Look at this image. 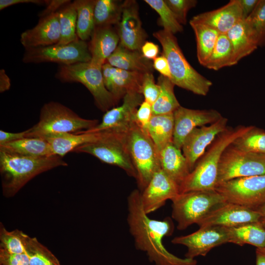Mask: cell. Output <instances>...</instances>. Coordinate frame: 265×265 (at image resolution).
<instances>
[{
  "instance_id": "6da1fadb",
  "label": "cell",
  "mask_w": 265,
  "mask_h": 265,
  "mask_svg": "<svg viewBox=\"0 0 265 265\" xmlns=\"http://www.w3.org/2000/svg\"><path fill=\"white\" fill-rule=\"evenodd\" d=\"M127 223L135 248L144 252L155 265H196L195 259L181 258L169 252L162 239L173 231L171 220L166 217L155 220L149 217L143 209L141 192L132 191L128 197Z\"/></svg>"
},
{
  "instance_id": "7a4b0ae2",
  "label": "cell",
  "mask_w": 265,
  "mask_h": 265,
  "mask_svg": "<svg viewBox=\"0 0 265 265\" xmlns=\"http://www.w3.org/2000/svg\"><path fill=\"white\" fill-rule=\"evenodd\" d=\"M62 158L56 155L33 157L0 151V173L3 195L15 196L35 176L59 166H67Z\"/></svg>"
},
{
  "instance_id": "3957f363",
  "label": "cell",
  "mask_w": 265,
  "mask_h": 265,
  "mask_svg": "<svg viewBox=\"0 0 265 265\" xmlns=\"http://www.w3.org/2000/svg\"><path fill=\"white\" fill-rule=\"evenodd\" d=\"M252 126L228 127L219 134L198 159L193 169L180 186V193L190 191L215 189L218 167L225 149Z\"/></svg>"
},
{
  "instance_id": "277c9868",
  "label": "cell",
  "mask_w": 265,
  "mask_h": 265,
  "mask_svg": "<svg viewBox=\"0 0 265 265\" xmlns=\"http://www.w3.org/2000/svg\"><path fill=\"white\" fill-rule=\"evenodd\" d=\"M153 36L162 46V55L167 59L171 74L170 80L174 85L196 95H207L212 82L188 63L174 35L162 29L154 32Z\"/></svg>"
},
{
  "instance_id": "5b68a950",
  "label": "cell",
  "mask_w": 265,
  "mask_h": 265,
  "mask_svg": "<svg viewBox=\"0 0 265 265\" xmlns=\"http://www.w3.org/2000/svg\"><path fill=\"white\" fill-rule=\"evenodd\" d=\"M98 124V120L83 118L62 104L50 102L42 106L39 121L28 129L26 137H43L53 134L77 133L93 128Z\"/></svg>"
},
{
  "instance_id": "8992f818",
  "label": "cell",
  "mask_w": 265,
  "mask_h": 265,
  "mask_svg": "<svg viewBox=\"0 0 265 265\" xmlns=\"http://www.w3.org/2000/svg\"><path fill=\"white\" fill-rule=\"evenodd\" d=\"M171 201L172 217L180 230L197 224L211 212L226 202L215 189L181 193Z\"/></svg>"
},
{
  "instance_id": "52a82bcc",
  "label": "cell",
  "mask_w": 265,
  "mask_h": 265,
  "mask_svg": "<svg viewBox=\"0 0 265 265\" xmlns=\"http://www.w3.org/2000/svg\"><path fill=\"white\" fill-rule=\"evenodd\" d=\"M129 153L136 172L138 190L142 192L161 169L159 152L147 132L133 123L127 132Z\"/></svg>"
},
{
  "instance_id": "ba28073f",
  "label": "cell",
  "mask_w": 265,
  "mask_h": 265,
  "mask_svg": "<svg viewBox=\"0 0 265 265\" xmlns=\"http://www.w3.org/2000/svg\"><path fill=\"white\" fill-rule=\"evenodd\" d=\"M100 138L76 148L74 152L91 155L106 163L117 166L136 179L127 140V132H101Z\"/></svg>"
},
{
  "instance_id": "9c48e42d",
  "label": "cell",
  "mask_w": 265,
  "mask_h": 265,
  "mask_svg": "<svg viewBox=\"0 0 265 265\" xmlns=\"http://www.w3.org/2000/svg\"><path fill=\"white\" fill-rule=\"evenodd\" d=\"M56 77L64 82H79L85 86L93 96L98 107L106 112L118 103L106 87L102 68L90 62L60 65Z\"/></svg>"
},
{
  "instance_id": "30bf717a",
  "label": "cell",
  "mask_w": 265,
  "mask_h": 265,
  "mask_svg": "<svg viewBox=\"0 0 265 265\" xmlns=\"http://www.w3.org/2000/svg\"><path fill=\"white\" fill-rule=\"evenodd\" d=\"M264 174L265 154L244 151L231 144L222 154L218 167L217 185L236 178Z\"/></svg>"
},
{
  "instance_id": "8fae6325",
  "label": "cell",
  "mask_w": 265,
  "mask_h": 265,
  "mask_svg": "<svg viewBox=\"0 0 265 265\" xmlns=\"http://www.w3.org/2000/svg\"><path fill=\"white\" fill-rule=\"evenodd\" d=\"M215 189L227 202L257 210L265 204V174L232 179Z\"/></svg>"
},
{
  "instance_id": "7c38bea8",
  "label": "cell",
  "mask_w": 265,
  "mask_h": 265,
  "mask_svg": "<svg viewBox=\"0 0 265 265\" xmlns=\"http://www.w3.org/2000/svg\"><path fill=\"white\" fill-rule=\"evenodd\" d=\"M91 60L88 45L80 39L67 44L26 49L23 58V61L26 63L54 62L60 65L90 62Z\"/></svg>"
},
{
  "instance_id": "4fadbf2b",
  "label": "cell",
  "mask_w": 265,
  "mask_h": 265,
  "mask_svg": "<svg viewBox=\"0 0 265 265\" xmlns=\"http://www.w3.org/2000/svg\"><path fill=\"white\" fill-rule=\"evenodd\" d=\"M171 242L186 246V258L194 259L206 256L215 247L231 243L230 231L229 228L221 226L202 227L190 234L173 238Z\"/></svg>"
},
{
  "instance_id": "5bb4252c",
  "label": "cell",
  "mask_w": 265,
  "mask_h": 265,
  "mask_svg": "<svg viewBox=\"0 0 265 265\" xmlns=\"http://www.w3.org/2000/svg\"><path fill=\"white\" fill-rule=\"evenodd\" d=\"M123 98L122 104L105 112L101 122L95 127L79 132H127L134 123V115L144 98L142 94L132 92L127 93Z\"/></svg>"
},
{
  "instance_id": "9a60e30c",
  "label": "cell",
  "mask_w": 265,
  "mask_h": 265,
  "mask_svg": "<svg viewBox=\"0 0 265 265\" xmlns=\"http://www.w3.org/2000/svg\"><path fill=\"white\" fill-rule=\"evenodd\" d=\"M228 122L222 116L209 126L195 128L186 137L182 149L190 172L217 136L227 129Z\"/></svg>"
},
{
  "instance_id": "2e32d148",
  "label": "cell",
  "mask_w": 265,
  "mask_h": 265,
  "mask_svg": "<svg viewBox=\"0 0 265 265\" xmlns=\"http://www.w3.org/2000/svg\"><path fill=\"white\" fill-rule=\"evenodd\" d=\"M174 131L172 142L182 149L186 137L195 128L211 124L222 116L213 109H192L180 106L173 113Z\"/></svg>"
},
{
  "instance_id": "e0dca14e",
  "label": "cell",
  "mask_w": 265,
  "mask_h": 265,
  "mask_svg": "<svg viewBox=\"0 0 265 265\" xmlns=\"http://www.w3.org/2000/svg\"><path fill=\"white\" fill-rule=\"evenodd\" d=\"M262 218L261 214L256 210L226 202L211 212L197 224L200 227L221 226L232 228L258 222Z\"/></svg>"
},
{
  "instance_id": "ac0fdd59",
  "label": "cell",
  "mask_w": 265,
  "mask_h": 265,
  "mask_svg": "<svg viewBox=\"0 0 265 265\" xmlns=\"http://www.w3.org/2000/svg\"><path fill=\"white\" fill-rule=\"evenodd\" d=\"M117 26L119 44L129 50L141 52L147 35L142 27L135 1L123 2L121 19Z\"/></svg>"
},
{
  "instance_id": "d6986e66",
  "label": "cell",
  "mask_w": 265,
  "mask_h": 265,
  "mask_svg": "<svg viewBox=\"0 0 265 265\" xmlns=\"http://www.w3.org/2000/svg\"><path fill=\"white\" fill-rule=\"evenodd\" d=\"M180 193V187L161 169L153 176L145 188L141 192L145 212L149 214L163 206L167 200H172Z\"/></svg>"
},
{
  "instance_id": "ffe728a7",
  "label": "cell",
  "mask_w": 265,
  "mask_h": 265,
  "mask_svg": "<svg viewBox=\"0 0 265 265\" xmlns=\"http://www.w3.org/2000/svg\"><path fill=\"white\" fill-rule=\"evenodd\" d=\"M102 71L106 87L118 101L128 93L141 94L144 73L122 70L106 63L103 65Z\"/></svg>"
},
{
  "instance_id": "44dd1931",
  "label": "cell",
  "mask_w": 265,
  "mask_h": 265,
  "mask_svg": "<svg viewBox=\"0 0 265 265\" xmlns=\"http://www.w3.org/2000/svg\"><path fill=\"white\" fill-rule=\"evenodd\" d=\"M60 39L58 12L42 17L32 28L21 35L20 41L25 49L46 47L58 43Z\"/></svg>"
},
{
  "instance_id": "7402d4cb",
  "label": "cell",
  "mask_w": 265,
  "mask_h": 265,
  "mask_svg": "<svg viewBox=\"0 0 265 265\" xmlns=\"http://www.w3.org/2000/svg\"><path fill=\"white\" fill-rule=\"evenodd\" d=\"M242 19L238 0H231L224 6L216 10L199 14L191 20L208 26L219 34H226Z\"/></svg>"
},
{
  "instance_id": "603a6c76",
  "label": "cell",
  "mask_w": 265,
  "mask_h": 265,
  "mask_svg": "<svg viewBox=\"0 0 265 265\" xmlns=\"http://www.w3.org/2000/svg\"><path fill=\"white\" fill-rule=\"evenodd\" d=\"M119 37L111 26H95L88 45L92 65L102 68L119 45Z\"/></svg>"
},
{
  "instance_id": "cb8c5ba5",
  "label": "cell",
  "mask_w": 265,
  "mask_h": 265,
  "mask_svg": "<svg viewBox=\"0 0 265 265\" xmlns=\"http://www.w3.org/2000/svg\"><path fill=\"white\" fill-rule=\"evenodd\" d=\"M159 159L161 169L180 187L190 172L181 149L171 142L159 151Z\"/></svg>"
},
{
  "instance_id": "d4e9b609",
  "label": "cell",
  "mask_w": 265,
  "mask_h": 265,
  "mask_svg": "<svg viewBox=\"0 0 265 265\" xmlns=\"http://www.w3.org/2000/svg\"><path fill=\"white\" fill-rule=\"evenodd\" d=\"M233 48L232 66L249 55L258 47L257 40L246 20H241L226 33Z\"/></svg>"
},
{
  "instance_id": "484cf974",
  "label": "cell",
  "mask_w": 265,
  "mask_h": 265,
  "mask_svg": "<svg viewBox=\"0 0 265 265\" xmlns=\"http://www.w3.org/2000/svg\"><path fill=\"white\" fill-rule=\"evenodd\" d=\"M101 135L102 132L62 133L50 134L41 138L50 144L53 155L62 158L82 145L96 141Z\"/></svg>"
},
{
  "instance_id": "4316f807",
  "label": "cell",
  "mask_w": 265,
  "mask_h": 265,
  "mask_svg": "<svg viewBox=\"0 0 265 265\" xmlns=\"http://www.w3.org/2000/svg\"><path fill=\"white\" fill-rule=\"evenodd\" d=\"M111 66L124 70L143 73L152 72V62L144 58L141 52L132 51L120 44L106 62Z\"/></svg>"
},
{
  "instance_id": "83f0119b",
  "label": "cell",
  "mask_w": 265,
  "mask_h": 265,
  "mask_svg": "<svg viewBox=\"0 0 265 265\" xmlns=\"http://www.w3.org/2000/svg\"><path fill=\"white\" fill-rule=\"evenodd\" d=\"M0 151L20 156L43 157L53 155L48 142L41 137L24 138L0 145Z\"/></svg>"
},
{
  "instance_id": "f1b7e54d",
  "label": "cell",
  "mask_w": 265,
  "mask_h": 265,
  "mask_svg": "<svg viewBox=\"0 0 265 265\" xmlns=\"http://www.w3.org/2000/svg\"><path fill=\"white\" fill-rule=\"evenodd\" d=\"M173 113L153 115L147 129L148 135L159 152L173 142Z\"/></svg>"
},
{
  "instance_id": "f546056e",
  "label": "cell",
  "mask_w": 265,
  "mask_h": 265,
  "mask_svg": "<svg viewBox=\"0 0 265 265\" xmlns=\"http://www.w3.org/2000/svg\"><path fill=\"white\" fill-rule=\"evenodd\" d=\"M189 24L195 35L198 62L205 67L212 54L220 34L216 30L208 26L191 20Z\"/></svg>"
},
{
  "instance_id": "4dcf8cb0",
  "label": "cell",
  "mask_w": 265,
  "mask_h": 265,
  "mask_svg": "<svg viewBox=\"0 0 265 265\" xmlns=\"http://www.w3.org/2000/svg\"><path fill=\"white\" fill-rule=\"evenodd\" d=\"M231 243L242 246L249 244L257 248H265V228L260 222L229 228Z\"/></svg>"
},
{
  "instance_id": "1f68e13d",
  "label": "cell",
  "mask_w": 265,
  "mask_h": 265,
  "mask_svg": "<svg viewBox=\"0 0 265 265\" xmlns=\"http://www.w3.org/2000/svg\"><path fill=\"white\" fill-rule=\"evenodd\" d=\"M96 0H76L73 2L77 13V34L86 41L90 38L95 27L94 7Z\"/></svg>"
},
{
  "instance_id": "d6a6232c",
  "label": "cell",
  "mask_w": 265,
  "mask_h": 265,
  "mask_svg": "<svg viewBox=\"0 0 265 265\" xmlns=\"http://www.w3.org/2000/svg\"><path fill=\"white\" fill-rule=\"evenodd\" d=\"M160 93L152 105L153 115L173 113L181 106L174 91V84L168 78L160 75L158 79Z\"/></svg>"
},
{
  "instance_id": "836d02e7",
  "label": "cell",
  "mask_w": 265,
  "mask_h": 265,
  "mask_svg": "<svg viewBox=\"0 0 265 265\" xmlns=\"http://www.w3.org/2000/svg\"><path fill=\"white\" fill-rule=\"evenodd\" d=\"M123 2L114 0H96L94 7L95 26L118 25L122 16Z\"/></svg>"
},
{
  "instance_id": "e575fe53",
  "label": "cell",
  "mask_w": 265,
  "mask_h": 265,
  "mask_svg": "<svg viewBox=\"0 0 265 265\" xmlns=\"http://www.w3.org/2000/svg\"><path fill=\"white\" fill-rule=\"evenodd\" d=\"M60 39L59 44H67L80 39L77 34V13L73 2L65 5L58 11Z\"/></svg>"
},
{
  "instance_id": "d590c367",
  "label": "cell",
  "mask_w": 265,
  "mask_h": 265,
  "mask_svg": "<svg viewBox=\"0 0 265 265\" xmlns=\"http://www.w3.org/2000/svg\"><path fill=\"white\" fill-rule=\"evenodd\" d=\"M233 52L231 43L226 34H220L205 67L215 71L232 66Z\"/></svg>"
},
{
  "instance_id": "8d00e7d4",
  "label": "cell",
  "mask_w": 265,
  "mask_h": 265,
  "mask_svg": "<svg viewBox=\"0 0 265 265\" xmlns=\"http://www.w3.org/2000/svg\"><path fill=\"white\" fill-rule=\"evenodd\" d=\"M25 246L29 265H61L54 255L36 238L27 235Z\"/></svg>"
},
{
  "instance_id": "74e56055",
  "label": "cell",
  "mask_w": 265,
  "mask_h": 265,
  "mask_svg": "<svg viewBox=\"0 0 265 265\" xmlns=\"http://www.w3.org/2000/svg\"><path fill=\"white\" fill-rule=\"evenodd\" d=\"M232 144L244 151L265 155V131L252 126Z\"/></svg>"
},
{
  "instance_id": "f35d334b",
  "label": "cell",
  "mask_w": 265,
  "mask_h": 265,
  "mask_svg": "<svg viewBox=\"0 0 265 265\" xmlns=\"http://www.w3.org/2000/svg\"><path fill=\"white\" fill-rule=\"evenodd\" d=\"M144 1L158 13L159 16L158 23L163 30L173 34L183 30L182 25L178 22L164 0H145Z\"/></svg>"
},
{
  "instance_id": "ab89813d",
  "label": "cell",
  "mask_w": 265,
  "mask_h": 265,
  "mask_svg": "<svg viewBox=\"0 0 265 265\" xmlns=\"http://www.w3.org/2000/svg\"><path fill=\"white\" fill-rule=\"evenodd\" d=\"M26 236L18 229L8 231L0 222V249L14 254L25 253V243Z\"/></svg>"
},
{
  "instance_id": "60d3db41",
  "label": "cell",
  "mask_w": 265,
  "mask_h": 265,
  "mask_svg": "<svg viewBox=\"0 0 265 265\" xmlns=\"http://www.w3.org/2000/svg\"><path fill=\"white\" fill-rule=\"evenodd\" d=\"M254 34L258 47L265 46V0H259L252 13L245 19Z\"/></svg>"
},
{
  "instance_id": "b9f144b4",
  "label": "cell",
  "mask_w": 265,
  "mask_h": 265,
  "mask_svg": "<svg viewBox=\"0 0 265 265\" xmlns=\"http://www.w3.org/2000/svg\"><path fill=\"white\" fill-rule=\"evenodd\" d=\"M164 2L182 25L186 23L188 11L195 7L197 3L196 0H165Z\"/></svg>"
},
{
  "instance_id": "7bdbcfd3",
  "label": "cell",
  "mask_w": 265,
  "mask_h": 265,
  "mask_svg": "<svg viewBox=\"0 0 265 265\" xmlns=\"http://www.w3.org/2000/svg\"><path fill=\"white\" fill-rule=\"evenodd\" d=\"M159 93L160 87L158 83H156L152 73H144L141 87V94L144 101L152 106Z\"/></svg>"
},
{
  "instance_id": "ee69618b",
  "label": "cell",
  "mask_w": 265,
  "mask_h": 265,
  "mask_svg": "<svg viewBox=\"0 0 265 265\" xmlns=\"http://www.w3.org/2000/svg\"><path fill=\"white\" fill-rule=\"evenodd\" d=\"M153 115L152 105L143 101L135 112L133 122L147 132V127Z\"/></svg>"
},
{
  "instance_id": "f6af8a7d",
  "label": "cell",
  "mask_w": 265,
  "mask_h": 265,
  "mask_svg": "<svg viewBox=\"0 0 265 265\" xmlns=\"http://www.w3.org/2000/svg\"><path fill=\"white\" fill-rule=\"evenodd\" d=\"M0 265H29L26 253L14 254L0 249Z\"/></svg>"
},
{
  "instance_id": "bcb514c9",
  "label": "cell",
  "mask_w": 265,
  "mask_h": 265,
  "mask_svg": "<svg viewBox=\"0 0 265 265\" xmlns=\"http://www.w3.org/2000/svg\"><path fill=\"white\" fill-rule=\"evenodd\" d=\"M153 66L160 75L171 79V74L169 65L167 59L164 55H161L156 58L153 61Z\"/></svg>"
},
{
  "instance_id": "7dc6e473",
  "label": "cell",
  "mask_w": 265,
  "mask_h": 265,
  "mask_svg": "<svg viewBox=\"0 0 265 265\" xmlns=\"http://www.w3.org/2000/svg\"><path fill=\"white\" fill-rule=\"evenodd\" d=\"M28 131L29 129H27L21 132H11L0 130V145L27 137L26 136Z\"/></svg>"
},
{
  "instance_id": "c3c4849f",
  "label": "cell",
  "mask_w": 265,
  "mask_h": 265,
  "mask_svg": "<svg viewBox=\"0 0 265 265\" xmlns=\"http://www.w3.org/2000/svg\"><path fill=\"white\" fill-rule=\"evenodd\" d=\"M141 53L146 59L154 60L158 57L159 53V47L153 42L146 41L141 48Z\"/></svg>"
},
{
  "instance_id": "681fc988",
  "label": "cell",
  "mask_w": 265,
  "mask_h": 265,
  "mask_svg": "<svg viewBox=\"0 0 265 265\" xmlns=\"http://www.w3.org/2000/svg\"><path fill=\"white\" fill-rule=\"evenodd\" d=\"M70 2V0H49L48 3L46 5V8L40 14V16L41 17H43L57 12L58 11H56V10L61 7H63Z\"/></svg>"
},
{
  "instance_id": "f907efd6",
  "label": "cell",
  "mask_w": 265,
  "mask_h": 265,
  "mask_svg": "<svg viewBox=\"0 0 265 265\" xmlns=\"http://www.w3.org/2000/svg\"><path fill=\"white\" fill-rule=\"evenodd\" d=\"M243 19H246L254 11L259 0H238Z\"/></svg>"
},
{
  "instance_id": "816d5d0a",
  "label": "cell",
  "mask_w": 265,
  "mask_h": 265,
  "mask_svg": "<svg viewBox=\"0 0 265 265\" xmlns=\"http://www.w3.org/2000/svg\"><path fill=\"white\" fill-rule=\"evenodd\" d=\"M49 0H0V10L11 6L13 5L20 3H34L36 4H45L47 5Z\"/></svg>"
},
{
  "instance_id": "f5cc1de1",
  "label": "cell",
  "mask_w": 265,
  "mask_h": 265,
  "mask_svg": "<svg viewBox=\"0 0 265 265\" xmlns=\"http://www.w3.org/2000/svg\"><path fill=\"white\" fill-rule=\"evenodd\" d=\"M10 80L4 69L0 70V92L3 93L9 89Z\"/></svg>"
},
{
  "instance_id": "db71d44e",
  "label": "cell",
  "mask_w": 265,
  "mask_h": 265,
  "mask_svg": "<svg viewBox=\"0 0 265 265\" xmlns=\"http://www.w3.org/2000/svg\"><path fill=\"white\" fill-rule=\"evenodd\" d=\"M256 255V265H265V248H257Z\"/></svg>"
},
{
  "instance_id": "11a10c76",
  "label": "cell",
  "mask_w": 265,
  "mask_h": 265,
  "mask_svg": "<svg viewBox=\"0 0 265 265\" xmlns=\"http://www.w3.org/2000/svg\"><path fill=\"white\" fill-rule=\"evenodd\" d=\"M256 211L259 212L261 214L263 217H265V204Z\"/></svg>"
},
{
  "instance_id": "9f6ffc18",
  "label": "cell",
  "mask_w": 265,
  "mask_h": 265,
  "mask_svg": "<svg viewBox=\"0 0 265 265\" xmlns=\"http://www.w3.org/2000/svg\"><path fill=\"white\" fill-rule=\"evenodd\" d=\"M260 223L262 226L265 228V217H263L260 221Z\"/></svg>"
}]
</instances>
